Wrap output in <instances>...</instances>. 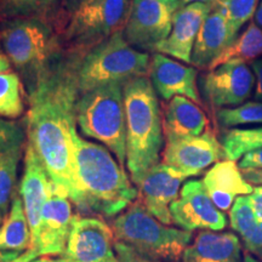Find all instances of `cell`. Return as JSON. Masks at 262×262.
I'll return each instance as SVG.
<instances>
[{
	"instance_id": "obj_1",
	"label": "cell",
	"mask_w": 262,
	"mask_h": 262,
	"mask_svg": "<svg viewBox=\"0 0 262 262\" xmlns=\"http://www.w3.org/2000/svg\"><path fill=\"white\" fill-rule=\"evenodd\" d=\"M84 56L62 50L27 88V142L47 170L51 182L68 195L75 208L81 195L74 171L72 130L79 98V67Z\"/></svg>"
},
{
	"instance_id": "obj_2",
	"label": "cell",
	"mask_w": 262,
	"mask_h": 262,
	"mask_svg": "<svg viewBox=\"0 0 262 262\" xmlns=\"http://www.w3.org/2000/svg\"><path fill=\"white\" fill-rule=\"evenodd\" d=\"M74 171L81 195L80 212L117 217L139 198V191L111 150L72 130Z\"/></svg>"
},
{
	"instance_id": "obj_3",
	"label": "cell",
	"mask_w": 262,
	"mask_h": 262,
	"mask_svg": "<svg viewBox=\"0 0 262 262\" xmlns=\"http://www.w3.org/2000/svg\"><path fill=\"white\" fill-rule=\"evenodd\" d=\"M126 116V168L134 185L160 163L164 149L163 114L149 78L124 84Z\"/></svg>"
},
{
	"instance_id": "obj_4",
	"label": "cell",
	"mask_w": 262,
	"mask_h": 262,
	"mask_svg": "<svg viewBox=\"0 0 262 262\" xmlns=\"http://www.w3.org/2000/svg\"><path fill=\"white\" fill-rule=\"evenodd\" d=\"M133 0H72L57 35L62 49L84 56L112 35L124 31Z\"/></svg>"
},
{
	"instance_id": "obj_5",
	"label": "cell",
	"mask_w": 262,
	"mask_h": 262,
	"mask_svg": "<svg viewBox=\"0 0 262 262\" xmlns=\"http://www.w3.org/2000/svg\"><path fill=\"white\" fill-rule=\"evenodd\" d=\"M112 229L118 243L160 262H182L193 241L192 232L162 224L139 201L114 217Z\"/></svg>"
},
{
	"instance_id": "obj_6",
	"label": "cell",
	"mask_w": 262,
	"mask_h": 262,
	"mask_svg": "<svg viewBox=\"0 0 262 262\" xmlns=\"http://www.w3.org/2000/svg\"><path fill=\"white\" fill-rule=\"evenodd\" d=\"M75 124L84 136L96 140L126 164V116L124 84L112 83L81 93L75 106Z\"/></svg>"
},
{
	"instance_id": "obj_7",
	"label": "cell",
	"mask_w": 262,
	"mask_h": 262,
	"mask_svg": "<svg viewBox=\"0 0 262 262\" xmlns=\"http://www.w3.org/2000/svg\"><path fill=\"white\" fill-rule=\"evenodd\" d=\"M0 49L26 85L63 50L56 31L37 19L6 21L0 29Z\"/></svg>"
},
{
	"instance_id": "obj_8",
	"label": "cell",
	"mask_w": 262,
	"mask_h": 262,
	"mask_svg": "<svg viewBox=\"0 0 262 262\" xmlns=\"http://www.w3.org/2000/svg\"><path fill=\"white\" fill-rule=\"evenodd\" d=\"M150 56L134 49L123 32L117 33L85 55L79 67L81 93L112 83L126 81L148 74Z\"/></svg>"
},
{
	"instance_id": "obj_9",
	"label": "cell",
	"mask_w": 262,
	"mask_h": 262,
	"mask_svg": "<svg viewBox=\"0 0 262 262\" xmlns=\"http://www.w3.org/2000/svg\"><path fill=\"white\" fill-rule=\"evenodd\" d=\"M182 0H133L124 38L136 50L156 52L169 37Z\"/></svg>"
},
{
	"instance_id": "obj_10",
	"label": "cell",
	"mask_w": 262,
	"mask_h": 262,
	"mask_svg": "<svg viewBox=\"0 0 262 262\" xmlns=\"http://www.w3.org/2000/svg\"><path fill=\"white\" fill-rule=\"evenodd\" d=\"M162 157V163L182 172L187 179L226 159L222 143L211 130L199 136L165 137Z\"/></svg>"
},
{
	"instance_id": "obj_11",
	"label": "cell",
	"mask_w": 262,
	"mask_h": 262,
	"mask_svg": "<svg viewBox=\"0 0 262 262\" xmlns=\"http://www.w3.org/2000/svg\"><path fill=\"white\" fill-rule=\"evenodd\" d=\"M62 257L74 262H119L112 227L101 217L77 214Z\"/></svg>"
},
{
	"instance_id": "obj_12",
	"label": "cell",
	"mask_w": 262,
	"mask_h": 262,
	"mask_svg": "<svg viewBox=\"0 0 262 262\" xmlns=\"http://www.w3.org/2000/svg\"><path fill=\"white\" fill-rule=\"evenodd\" d=\"M172 224L185 231L221 232L227 226V216L219 210L201 180L183 183L180 196L170 206Z\"/></svg>"
},
{
	"instance_id": "obj_13",
	"label": "cell",
	"mask_w": 262,
	"mask_h": 262,
	"mask_svg": "<svg viewBox=\"0 0 262 262\" xmlns=\"http://www.w3.org/2000/svg\"><path fill=\"white\" fill-rule=\"evenodd\" d=\"M255 75L247 64L227 62L210 70L202 79L203 93L212 107L234 108L251 96Z\"/></svg>"
},
{
	"instance_id": "obj_14",
	"label": "cell",
	"mask_w": 262,
	"mask_h": 262,
	"mask_svg": "<svg viewBox=\"0 0 262 262\" xmlns=\"http://www.w3.org/2000/svg\"><path fill=\"white\" fill-rule=\"evenodd\" d=\"M187 180L182 172L159 163L148 170L136 183L139 201L162 224H172L170 206L180 196L183 182Z\"/></svg>"
},
{
	"instance_id": "obj_15",
	"label": "cell",
	"mask_w": 262,
	"mask_h": 262,
	"mask_svg": "<svg viewBox=\"0 0 262 262\" xmlns=\"http://www.w3.org/2000/svg\"><path fill=\"white\" fill-rule=\"evenodd\" d=\"M77 214L67 194L51 182L50 194L41 212L37 250L40 256H62Z\"/></svg>"
},
{
	"instance_id": "obj_16",
	"label": "cell",
	"mask_w": 262,
	"mask_h": 262,
	"mask_svg": "<svg viewBox=\"0 0 262 262\" xmlns=\"http://www.w3.org/2000/svg\"><path fill=\"white\" fill-rule=\"evenodd\" d=\"M51 180L47 170L39 159L33 147L26 142L25 166L21 181L18 185V194L28 219L32 232V249H37L40 235L41 212L50 194Z\"/></svg>"
},
{
	"instance_id": "obj_17",
	"label": "cell",
	"mask_w": 262,
	"mask_h": 262,
	"mask_svg": "<svg viewBox=\"0 0 262 262\" xmlns=\"http://www.w3.org/2000/svg\"><path fill=\"white\" fill-rule=\"evenodd\" d=\"M148 74L157 95L163 100L170 101L175 96H183L196 104L202 103L196 86L198 72L194 67L155 52L150 57Z\"/></svg>"
},
{
	"instance_id": "obj_18",
	"label": "cell",
	"mask_w": 262,
	"mask_h": 262,
	"mask_svg": "<svg viewBox=\"0 0 262 262\" xmlns=\"http://www.w3.org/2000/svg\"><path fill=\"white\" fill-rule=\"evenodd\" d=\"M214 9V4L192 3L182 5L173 16L169 37L159 45L156 52L191 63L193 47L205 18Z\"/></svg>"
},
{
	"instance_id": "obj_19",
	"label": "cell",
	"mask_w": 262,
	"mask_h": 262,
	"mask_svg": "<svg viewBox=\"0 0 262 262\" xmlns=\"http://www.w3.org/2000/svg\"><path fill=\"white\" fill-rule=\"evenodd\" d=\"M229 225L239 235L245 253L262 262V186L250 195L235 199L229 210Z\"/></svg>"
},
{
	"instance_id": "obj_20",
	"label": "cell",
	"mask_w": 262,
	"mask_h": 262,
	"mask_svg": "<svg viewBox=\"0 0 262 262\" xmlns=\"http://www.w3.org/2000/svg\"><path fill=\"white\" fill-rule=\"evenodd\" d=\"M202 181L212 203L222 212L231 210L238 196L254 192L253 185L245 180L242 169L233 160L224 159L214 164Z\"/></svg>"
},
{
	"instance_id": "obj_21",
	"label": "cell",
	"mask_w": 262,
	"mask_h": 262,
	"mask_svg": "<svg viewBox=\"0 0 262 262\" xmlns=\"http://www.w3.org/2000/svg\"><path fill=\"white\" fill-rule=\"evenodd\" d=\"M244 248L233 232L202 231L182 256V262H244Z\"/></svg>"
},
{
	"instance_id": "obj_22",
	"label": "cell",
	"mask_w": 262,
	"mask_h": 262,
	"mask_svg": "<svg viewBox=\"0 0 262 262\" xmlns=\"http://www.w3.org/2000/svg\"><path fill=\"white\" fill-rule=\"evenodd\" d=\"M232 42L233 40L229 35L226 16L220 9L214 6L195 39L191 63L199 70H209Z\"/></svg>"
},
{
	"instance_id": "obj_23",
	"label": "cell",
	"mask_w": 262,
	"mask_h": 262,
	"mask_svg": "<svg viewBox=\"0 0 262 262\" xmlns=\"http://www.w3.org/2000/svg\"><path fill=\"white\" fill-rule=\"evenodd\" d=\"M209 125L204 111L183 96H175L163 104L164 137L199 136Z\"/></svg>"
},
{
	"instance_id": "obj_24",
	"label": "cell",
	"mask_w": 262,
	"mask_h": 262,
	"mask_svg": "<svg viewBox=\"0 0 262 262\" xmlns=\"http://www.w3.org/2000/svg\"><path fill=\"white\" fill-rule=\"evenodd\" d=\"M66 0H0L4 17L10 19H37L51 26L57 33Z\"/></svg>"
},
{
	"instance_id": "obj_25",
	"label": "cell",
	"mask_w": 262,
	"mask_h": 262,
	"mask_svg": "<svg viewBox=\"0 0 262 262\" xmlns=\"http://www.w3.org/2000/svg\"><path fill=\"white\" fill-rule=\"evenodd\" d=\"M29 249H32V232L22 199L17 193L0 225V251L25 253Z\"/></svg>"
},
{
	"instance_id": "obj_26",
	"label": "cell",
	"mask_w": 262,
	"mask_h": 262,
	"mask_svg": "<svg viewBox=\"0 0 262 262\" xmlns=\"http://www.w3.org/2000/svg\"><path fill=\"white\" fill-rule=\"evenodd\" d=\"M260 56H262V29L255 22H251L247 29L216 58L209 71L227 62L253 63Z\"/></svg>"
},
{
	"instance_id": "obj_27",
	"label": "cell",
	"mask_w": 262,
	"mask_h": 262,
	"mask_svg": "<svg viewBox=\"0 0 262 262\" xmlns=\"http://www.w3.org/2000/svg\"><path fill=\"white\" fill-rule=\"evenodd\" d=\"M26 96L17 72L10 70L0 73V117L9 120L21 117L26 110Z\"/></svg>"
},
{
	"instance_id": "obj_28",
	"label": "cell",
	"mask_w": 262,
	"mask_h": 262,
	"mask_svg": "<svg viewBox=\"0 0 262 262\" xmlns=\"http://www.w3.org/2000/svg\"><path fill=\"white\" fill-rule=\"evenodd\" d=\"M25 147H18L0 156V211L4 216L9 212L12 199L17 194L18 166Z\"/></svg>"
},
{
	"instance_id": "obj_29",
	"label": "cell",
	"mask_w": 262,
	"mask_h": 262,
	"mask_svg": "<svg viewBox=\"0 0 262 262\" xmlns=\"http://www.w3.org/2000/svg\"><path fill=\"white\" fill-rule=\"evenodd\" d=\"M226 159H242L247 153L262 148V126L250 129L232 127L225 131L221 140Z\"/></svg>"
},
{
	"instance_id": "obj_30",
	"label": "cell",
	"mask_w": 262,
	"mask_h": 262,
	"mask_svg": "<svg viewBox=\"0 0 262 262\" xmlns=\"http://www.w3.org/2000/svg\"><path fill=\"white\" fill-rule=\"evenodd\" d=\"M258 4L260 0H216L214 3L226 16L232 40L234 41L241 28L254 17Z\"/></svg>"
},
{
	"instance_id": "obj_31",
	"label": "cell",
	"mask_w": 262,
	"mask_h": 262,
	"mask_svg": "<svg viewBox=\"0 0 262 262\" xmlns=\"http://www.w3.org/2000/svg\"><path fill=\"white\" fill-rule=\"evenodd\" d=\"M216 117L220 125L224 127L262 123V102L256 101L234 108H220L216 111Z\"/></svg>"
},
{
	"instance_id": "obj_32",
	"label": "cell",
	"mask_w": 262,
	"mask_h": 262,
	"mask_svg": "<svg viewBox=\"0 0 262 262\" xmlns=\"http://www.w3.org/2000/svg\"><path fill=\"white\" fill-rule=\"evenodd\" d=\"M26 125L15 120L0 119V156L26 146Z\"/></svg>"
},
{
	"instance_id": "obj_33",
	"label": "cell",
	"mask_w": 262,
	"mask_h": 262,
	"mask_svg": "<svg viewBox=\"0 0 262 262\" xmlns=\"http://www.w3.org/2000/svg\"><path fill=\"white\" fill-rule=\"evenodd\" d=\"M116 254L119 262H160L143 256L127 245L118 242H116Z\"/></svg>"
},
{
	"instance_id": "obj_34",
	"label": "cell",
	"mask_w": 262,
	"mask_h": 262,
	"mask_svg": "<svg viewBox=\"0 0 262 262\" xmlns=\"http://www.w3.org/2000/svg\"><path fill=\"white\" fill-rule=\"evenodd\" d=\"M40 257L37 249L21 251H0V262H33Z\"/></svg>"
},
{
	"instance_id": "obj_35",
	"label": "cell",
	"mask_w": 262,
	"mask_h": 262,
	"mask_svg": "<svg viewBox=\"0 0 262 262\" xmlns=\"http://www.w3.org/2000/svg\"><path fill=\"white\" fill-rule=\"evenodd\" d=\"M238 165L242 170L262 169V148L249 152L244 157H242Z\"/></svg>"
},
{
	"instance_id": "obj_36",
	"label": "cell",
	"mask_w": 262,
	"mask_h": 262,
	"mask_svg": "<svg viewBox=\"0 0 262 262\" xmlns=\"http://www.w3.org/2000/svg\"><path fill=\"white\" fill-rule=\"evenodd\" d=\"M251 68L254 71V75L256 77V90H255V100L262 102V58L256 60L251 63Z\"/></svg>"
},
{
	"instance_id": "obj_37",
	"label": "cell",
	"mask_w": 262,
	"mask_h": 262,
	"mask_svg": "<svg viewBox=\"0 0 262 262\" xmlns=\"http://www.w3.org/2000/svg\"><path fill=\"white\" fill-rule=\"evenodd\" d=\"M243 175L247 181L250 185L262 186V169H250V170H242Z\"/></svg>"
},
{
	"instance_id": "obj_38",
	"label": "cell",
	"mask_w": 262,
	"mask_h": 262,
	"mask_svg": "<svg viewBox=\"0 0 262 262\" xmlns=\"http://www.w3.org/2000/svg\"><path fill=\"white\" fill-rule=\"evenodd\" d=\"M10 70H11V63H10L8 57L5 56L4 52L2 51V49H0V73L8 72Z\"/></svg>"
},
{
	"instance_id": "obj_39",
	"label": "cell",
	"mask_w": 262,
	"mask_h": 262,
	"mask_svg": "<svg viewBox=\"0 0 262 262\" xmlns=\"http://www.w3.org/2000/svg\"><path fill=\"white\" fill-rule=\"evenodd\" d=\"M33 262H74L62 256H41Z\"/></svg>"
},
{
	"instance_id": "obj_40",
	"label": "cell",
	"mask_w": 262,
	"mask_h": 262,
	"mask_svg": "<svg viewBox=\"0 0 262 262\" xmlns=\"http://www.w3.org/2000/svg\"><path fill=\"white\" fill-rule=\"evenodd\" d=\"M254 17H255V24L262 29V0L260 2V4H258L256 14H255Z\"/></svg>"
},
{
	"instance_id": "obj_41",
	"label": "cell",
	"mask_w": 262,
	"mask_h": 262,
	"mask_svg": "<svg viewBox=\"0 0 262 262\" xmlns=\"http://www.w3.org/2000/svg\"><path fill=\"white\" fill-rule=\"evenodd\" d=\"M216 0H182V4H192V3H205V4H214Z\"/></svg>"
},
{
	"instance_id": "obj_42",
	"label": "cell",
	"mask_w": 262,
	"mask_h": 262,
	"mask_svg": "<svg viewBox=\"0 0 262 262\" xmlns=\"http://www.w3.org/2000/svg\"><path fill=\"white\" fill-rule=\"evenodd\" d=\"M244 262H261V261L258 260V258L254 257L253 255L245 253V255H244Z\"/></svg>"
},
{
	"instance_id": "obj_43",
	"label": "cell",
	"mask_w": 262,
	"mask_h": 262,
	"mask_svg": "<svg viewBox=\"0 0 262 262\" xmlns=\"http://www.w3.org/2000/svg\"><path fill=\"white\" fill-rule=\"evenodd\" d=\"M6 21H8V19L4 17V15H3V12H2V8H0V29H2V27L4 26Z\"/></svg>"
},
{
	"instance_id": "obj_44",
	"label": "cell",
	"mask_w": 262,
	"mask_h": 262,
	"mask_svg": "<svg viewBox=\"0 0 262 262\" xmlns=\"http://www.w3.org/2000/svg\"><path fill=\"white\" fill-rule=\"evenodd\" d=\"M3 216H4V215H3L2 211H0V225L3 224V220H4V219H3Z\"/></svg>"
}]
</instances>
